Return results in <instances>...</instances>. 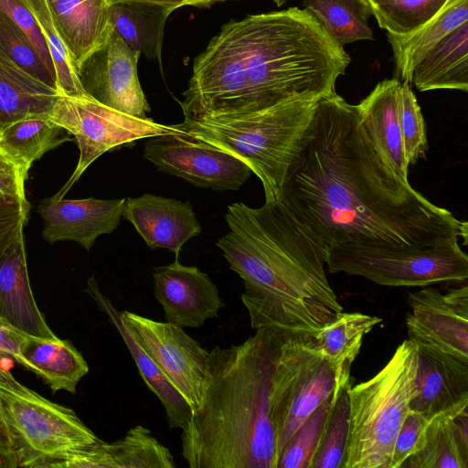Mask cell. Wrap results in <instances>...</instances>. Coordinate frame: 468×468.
I'll return each instance as SVG.
<instances>
[{"label":"cell","mask_w":468,"mask_h":468,"mask_svg":"<svg viewBox=\"0 0 468 468\" xmlns=\"http://www.w3.org/2000/svg\"><path fill=\"white\" fill-rule=\"evenodd\" d=\"M327 247L346 242L422 248L468 238V223L388 169L356 105L318 101L279 198Z\"/></svg>","instance_id":"1"},{"label":"cell","mask_w":468,"mask_h":468,"mask_svg":"<svg viewBox=\"0 0 468 468\" xmlns=\"http://www.w3.org/2000/svg\"><path fill=\"white\" fill-rule=\"evenodd\" d=\"M350 61L305 8L250 15L224 25L196 58L179 104L193 119L321 100Z\"/></svg>","instance_id":"2"},{"label":"cell","mask_w":468,"mask_h":468,"mask_svg":"<svg viewBox=\"0 0 468 468\" xmlns=\"http://www.w3.org/2000/svg\"><path fill=\"white\" fill-rule=\"evenodd\" d=\"M229 231L218 239L242 280L250 325L315 335L344 311L325 275L327 246L280 200L228 206Z\"/></svg>","instance_id":"3"},{"label":"cell","mask_w":468,"mask_h":468,"mask_svg":"<svg viewBox=\"0 0 468 468\" xmlns=\"http://www.w3.org/2000/svg\"><path fill=\"white\" fill-rule=\"evenodd\" d=\"M287 334L260 327L241 344L209 351L200 406L182 429L190 468H277L275 375Z\"/></svg>","instance_id":"4"},{"label":"cell","mask_w":468,"mask_h":468,"mask_svg":"<svg viewBox=\"0 0 468 468\" xmlns=\"http://www.w3.org/2000/svg\"><path fill=\"white\" fill-rule=\"evenodd\" d=\"M319 100H296L258 112L185 118L181 135L245 163L261 181L265 201L278 200Z\"/></svg>","instance_id":"5"},{"label":"cell","mask_w":468,"mask_h":468,"mask_svg":"<svg viewBox=\"0 0 468 468\" xmlns=\"http://www.w3.org/2000/svg\"><path fill=\"white\" fill-rule=\"evenodd\" d=\"M417 368V345L407 339L374 377L348 387L344 468H390L396 437L410 411Z\"/></svg>","instance_id":"6"},{"label":"cell","mask_w":468,"mask_h":468,"mask_svg":"<svg viewBox=\"0 0 468 468\" xmlns=\"http://www.w3.org/2000/svg\"><path fill=\"white\" fill-rule=\"evenodd\" d=\"M331 273L366 278L391 287H426L467 283L468 256L458 239L422 248L346 242L327 248Z\"/></svg>","instance_id":"7"},{"label":"cell","mask_w":468,"mask_h":468,"mask_svg":"<svg viewBox=\"0 0 468 468\" xmlns=\"http://www.w3.org/2000/svg\"><path fill=\"white\" fill-rule=\"evenodd\" d=\"M0 400L17 467L47 463L101 439L68 407L55 403L0 368Z\"/></svg>","instance_id":"8"},{"label":"cell","mask_w":468,"mask_h":468,"mask_svg":"<svg viewBox=\"0 0 468 468\" xmlns=\"http://www.w3.org/2000/svg\"><path fill=\"white\" fill-rule=\"evenodd\" d=\"M50 119L73 135L80 151L75 170L64 186L54 196L64 198L84 171L102 154L136 141L165 134H179L176 125H165L151 118L140 119L100 103L89 95L59 94Z\"/></svg>","instance_id":"9"},{"label":"cell","mask_w":468,"mask_h":468,"mask_svg":"<svg viewBox=\"0 0 468 468\" xmlns=\"http://www.w3.org/2000/svg\"><path fill=\"white\" fill-rule=\"evenodd\" d=\"M312 336L287 334L278 357L275 421L279 458L305 420L333 393L347 386L340 383L334 367L314 348Z\"/></svg>","instance_id":"10"},{"label":"cell","mask_w":468,"mask_h":468,"mask_svg":"<svg viewBox=\"0 0 468 468\" xmlns=\"http://www.w3.org/2000/svg\"><path fill=\"white\" fill-rule=\"evenodd\" d=\"M121 318L152 357L167 382L192 411L200 406L207 378L209 351L183 327L155 321L129 311Z\"/></svg>","instance_id":"11"},{"label":"cell","mask_w":468,"mask_h":468,"mask_svg":"<svg viewBox=\"0 0 468 468\" xmlns=\"http://www.w3.org/2000/svg\"><path fill=\"white\" fill-rule=\"evenodd\" d=\"M143 155L160 172L214 190H238L252 173L237 157L180 133L151 137Z\"/></svg>","instance_id":"12"},{"label":"cell","mask_w":468,"mask_h":468,"mask_svg":"<svg viewBox=\"0 0 468 468\" xmlns=\"http://www.w3.org/2000/svg\"><path fill=\"white\" fill-rule=\"evenodd\" d=\"M140 55L112 27L105 41L78 68V78L84 91L110 108L136 118H148L151 108L137 72Z\"/></svg>","instance_id":"13"},{"label":"cell","mask_w":468,"mask_h":468,"mask_svg":"<svg viewBox=\"0 0 468 468\" xmlns=\"http://www.w3.org/2000/svg\"><path fill=\"white\" fill-rule=\"evenodd\" d=\"M408 303V339L468 362L467 283L445 292L431 285L422 287L409 294Z\"/></svg>","instance_id":"14"},{"label":"cell","mask_w":468,"mask_h":468,"mask_svg":"<svg viewBox=\"0 0 468 468\" xmlns=\"http://www.w3.org/2000/svg\"><path fill=\"white\" fill-rule=\"evenodd\" d=\"M153 279L154 296L171 324L197 328L225 306L210 277L197 266L182 264L178 258L155 267Z\"/></svg>","instance_id":"15"},{"label":"cell","mask_w":468,"mask_h":468,"mask_svg":"<svg viewBox=\"0 0 468 468\" xmlns=\"http://www.w3.org/2000/svg\"><path fill=\"white\" fill-rule=\"evenodd\" d=\"M124 203L125 198L43 199L37 207L43 222L42 238L50 244L75 241L90 251L97 238L119 226Z\"/></svg>","instance_id":"16"},{"label":"cell","mask_w":468,"mask_h":468,"mask_svg":"<svg viewBox=\"0 0 468 468\" xmlns=\"http://www.w3.org/2000/svg\"><path fill=\"white\" fill-rule=\"evenodd\" d=\"M122 218L128 220L148 248L167 249L178 258L183 245L202 232L189 200L154 194L125 198Z\"/></svg>","instance_id":"17"},{"label":"cell","mask_w":468,"mask_h":468,"mask_svg":"<svg viewBox=\"0 0 468 468\" xmlns=\"http://www.w3.org/2000/svg\"><path fill=\"white\" fill-rule=\"evenodd\" d=\"M418 368L410 410L427 419L468 408V362L418 346Z\"/></svg>","instance_id":"18"},{"label":"cell","mask_w":468,"mask_h":468,"mask_svg":"<svg viewBox=\"0 0 468 468\" xmlns=\"http://www.w3.org/2000/svg\"><path fill=\"white\" fill-rule=\"evenodd\" d=\"M175 459L146 427L136 425L113 442L102 440L49 461L45 468H175Z\"/></svg>","instance_id":"19"},{"label":"cell","mask_w":468,"mask_h":468,"mask_svg":"<svg viewBox=\"0 0 468 468\" xmlns=\"http://www.w3.org/2000/svg\"><path fill=\"white\" fill-rule=\"evenodd\" d=\"M400 86L398 79L384 80L356 106L360 124L380 161L400 178L409 181L410 165L399 121Z\"/></svg>","instance_id":"20"},{"label":"cell","mask_w":468,"mask_h":468,"mask_svg":"<svg viewBox=\"0 0 468 468\" xmlns=\"http://www.w3.org/2000/svg\"><path fill=\"white\" fill-rule=\"evenodd\" d=\"M0 320L27 335L58 338L48 326L34 298L24 237L0 256Z\"/></svg>","instance_id":"21"},{"label":"cell","mask_w":468,"mask_h":468,"mask_svg":"<svg viewBox=\"0 0 468 468\" xmlns=\"http://www.w3.org/2000/svg\"><path fill=\"white\" fill-rule=\"evenodd\" d=\"M46 3L54 27L78 70L112 29L109 5L106 0H46Z\"/></svg>","instance_id":"22"},{"label":"cell","mask_w":468,"mask_h":468,"mask_svg":"<svg viewBox=\"0 0 468 468\" xmlns=\"http://www.w3.org/2000/svg\"><path fill=\"white\" fill-rule=\"evenodd\" d=\"M15 361L39 377L53 393L71 394L89 372L81 353L67 339H48L25 335Z\"/></svg>","instance_id":"23"},{"label":"cell","mask_w":468,"mask_h":468,"mask_svg":"<svg viewBox=\"0 0 468 468\" xmlns=\"http://www.w3.org/2000/svg\"><path fill=\"white\" fill-rule=\"evenodd\" d=\"M85 292L93 299L98 308L106 314L133 356L139 374L148 388L159 399L165 411L170 428L183 429L191 417V409L181 395L167 382L152 357L140 345L132 330L121 318L118 311L100 290L94 276L87 281Z\"/></svg>","instance_id":"24"},{"label":"cell","mask_w":468,"mask_h":468,"mask_svg":"<svg viewBox=\"0 0 468 468\" xmlns=\"http://www.w3.org/2000/svg\"><path fill=\"white\" fill-rule=\"evenodd\" d=\"M467 409L437 414L429 419L405 468H468Z\"/></svg>","instance_id":"25"},{"label":"cell","mask_w":468,"mask_h":468,"mask_svg":"<svg viewBox=\"0 0 468 468\" xmlns=\"http://www.w3.org/2000/svg\"><path fill=\"white\" fill-rule=\"evenodd\" d=\"M411 82L420 91L468 90V21L421 58L413 69Z\"/></svg>","instance_id":"26"},{"label":"cell","mask_w":468,"mask_h":468,"mask_svg":"<svg viewBox=\"0 0 468 468\" xmlns=\"http://www.w3.org/2000/svg\"><path fill=\"white\" fill-rule=\"evenodd\" d=\"M173 11L160 5L122 0L109 5L112 29L134 52L155 59L162 71L165 26Z\"/></svg>","instance_id":"27"},{"label":"cell","mask_w":468,"mask_h":468,"mask_svg":"<svg viewBox=\"0 0 468 468\" xmlns=\"http://www.w3.org/2000/svg\"><path fill=\"white\" fill-rule=\"evenodd\" d=\"M59 94L24 70L0 48V128L28 115L49 113Z\"/></svg>","instance_id":"28"},{"label":"cell","mask_w":468,"mask_h":468,"mask_svg":"<svg viewBox=\"0 0 468 468\" xmlns=\"http://www.w3.org/2000/svg\"><path fill=\"white\" fill-rule=\"evenodd\" d=\"M467 21L468 0H448L440 12L413 33L402 37L388 34L396 74L401 82L410 84L413 69L421 58L443 37Z\"/></svg>","instance_id":"29"},{"label":"cell","mask_w":468,"mask_h":468,"mask_svg":"<svg viewBox=\"0 0 468 468\" xmlns=\"http://www.w3.org/2000/svg\"><path fill=\"white\" fill-rule=\"evenodd\" d=\"M381 321L375 315L343 311L312 336V346L334 367L342 385L350 384L352 364L364 336Z\"/></svg>","instance_id":"30"},{"label":"cell","mask_w":468,"mask_h":468,"mask_svg":"<svg viewBox=\"0 0 468 468\" xmlns=\"http://www.w3.org/2000/svg\"><path fill=\"white\" fill-rule=\"evenodd\" d=\"M48 113L28 115L0 128L2 148L25 174L47 152L71 140Z\"/></svg>","instance_id":"31"},{"label":"cell","mask_w":468,"mask_h":468,"mask_svg":"<svg viewBox=\"0 0 468 468\" xmlns=\"http://www.w3.org/2000/svg\"><path fill=\"white\" fill-rule=\"evenodd\" d=\"M303 5L339 46L373 39L367 0H303Z\"/></svg>","instance_id":"32"},{"label":"cell","mask_w":468,"mask_h":468,"mask_svg":"<svg viewBox=\"0 0 468 468\" xmlns=\"http://www.w3.org/2000/svg\"><path fill=\"white\" fill-rule=\"evenodd\" d=\"M448 0H367L378 26L388 34L407 36L430 21Z\"/></svg>","instance_id":"33"},{"label":"cell","mask_w":468,"mask_h":468,"mask_svg":"<svg viewBox=\"0 0 468 468\" xmlns=\"http://www.w3.org/2000/svg\"><path fill=\"white\" fill-rule=\"evenodd\" d=\"M342 388L327 398L292 434L281 452L277 468H311L335 398Z\"/></svg>","instance_id":"34"},{"label":"cell","mask_w":468,"mask_h":468,"mask_svg":"<svg viewBox=\"0 0 468 468\" xmlns=\"http://www.w3.org/2000/svg\"><path fill=\"white\" fill-rule=\"evenodd\" d=\"M27 3L46 39L56 72L58 92L69 96L88 95L80 82L69 50L54 27L46 0H27Z\"/></svg>","instance_id":"35"},{"label":"cell","mask_w":468,"mask_h":468,"mask_svg":"<svg viewBox=\"0 0 468 468\" xmlns=\"http://www.w3.org/2000/svg\"><path fill=\"white\" fill-rule=\"evenodd\" d=\"M350 385L343 387L335 398L311 468H344L349 432L347 389Z\"/></svg>","instance_id":"36"},{"label":"cell","mask_w":468,"mask_h":468,"mask_svg":"<svg viewBox=\"0 0 468 468\" xmlns=\"http://www.w3.org/2000/svg\"><path fill=\"white\" fill-rule=\"evenodd\" d=\"M0 48L27 73L58 90L56 77L48 70L33 43L1 10Z\"/></svg>","instance_id":"37"},{"label":"cell","mask_w":468,"mask_h":468,"mask_svg":"<svg viewBox=\"0 0 468 468\" xmlns=\"http://www.w3.org/2000/svg\"><path fill=\"white\" fill-rule=\"evenodd\" d=\"M399 121L408 165H415L428 151L426 125L409 82H401L399 93Z\"/></svg>","instance_id":"38"},{"label":"cell","mask_w":468,"mask_h":468,"mask_svg":"<svg viewBox=\"0 0 468 468\" xmlns=\"http://www.w3.org/2000/svg\"><path fill=\"white\" fill-rule=\"evenodd\" d=\"M0 10L24 31L48 70L56 77L46 39L27 0H0Z\"/></svg>","instance_id":"39"},{"label":"cell","mask_w":468,"mask_h":468,"mask_svg":"<svg viewBox=\"0 0 468 468\" xmlns=\"http://www.w3.org/2000/svg\"><path fill=\"white\" fill-rule=\"evenodd\" d=\"M30 210L27 200L0 197V256L24 237Z\"/></svg>","instance_id":"40"},{"label":"cell","mask_w":468,"mask_h":468,"mask_svg":"<svg viewBox=\"0 0 468 468\" xmlns=\"http://www.w3.org/2000/svg\"><path fill=\"white\" fill-rule=\"evenodd\" d=\"M429 419L410 410L394 443L390 468H400L413 453Z\"/></svg>","instance_id":"41"},{"label":"cell","mask_w":468,"mask_h":468,"mask_svg":"<svg viewBox=\"0 0 468 468\" xmlns=\"http://www.w3.org/2000/svg\"><path fill=\"white\" fill-rule=\"evenodd\" d=\"M27 176L17 164L0 148V197L27 200Z\"/></svg>","instance_id":"42"},{"label":"cell","mask_w":468,"mask_h":468,"mask_svg":"<svg viewBox=\"0 0 468 468\" xmlns=\"http://www.w3.org/2000/svg\"><path fill=\"white\" fill-rule=\"evenodd\" d=\"M24 336L25 334L0 320V356H8L15 361Z\"/></svg>","instance_id":"43"},{"label":"cell","mask_w":468,"mask_h":468,"mask_svg":"<svg viewBox=\"0 0 468 468\" xmlns=\"http://www.w3.org/2000/svg\"><path fill=\"white\" fill-rule=\"evenodd\" d=\"M145 3H152L163 5L174 11L176 8L191 5L196 7H210L217 3L227 1H239V0H131Z\"/></svg>","instance_id":"44"},{"label":"cell","mask_w":468,"mask_h":468,"mask_svg":"<svg viewBox=\"0 0 468 468\" xmlns=\"http://www.w3.org/2000/svg\"><path fill=\"white\" fill-rule=\"evenodd\" d=\"M0 450L3 452H5L6 455L13 458L16 463L13 439H12L10 431L8 429V426H7V423H6V420L5 418L1 400H0Z\"/></svg>","instance_id":"45"},{"label":"cell","mask_w":468,"mask_h":468,"mask_svg":"<svg viewBox=\"0 0 468 468\" xmlns=\"http://www.w3.org/2000/svg\"><path fill=\"white\" fill-rule=\"evenodd\" d=\"M16 461L0 450V468H16Z\"/></svg>","instance_id":"46"},{"label":"cell","mask_w":468,"mask_h":468,"mask_svg":"<svg viewBox=\"0 0 468 468\" xmlns=\"http://www.w3.org/2000/svg\"><path fill=\"white\" fill-rule=\"evenodd\" d=\"M288 0H274L275 4L278 5V6H282V5H284Z\"/></svg>","instance_id":"47"},{"label":"cell","mask_w":468,"mask_h":468,"mask_svg":"<svg viewBox=\"0 0 468 468\" xmlns=\"http://www.w3.org/2000/svg\"><path fill=\"white\" fill-rule=\"evenodd\" d=\"M106 1H107L108 5H112L114 3L120 2V1H122V0H106Z\"/></svg>","instance_id":"48"}]
</instances>
